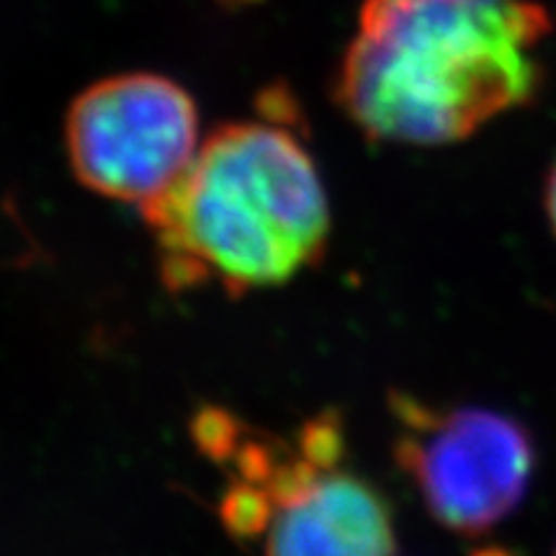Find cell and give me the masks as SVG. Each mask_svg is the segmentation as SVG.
Instances as JSON below:
<instances>
[{
    "instance_id": "cell-1",
    "label": "cell",
    "mask_w": 556,
    "mask_h": 556,
    "mask_svg": "<svg viewBox=\"0 0 556 556\" xmlns=\"http://www.w3.org/2000/svg\"><path fill=\"white\" fill-rule=\"evenodd\" d=\"M548 29L533 0H366L336 101L374 142H462L533 99Z\"/></svg>"
},
{
    "instance_id": "cell-2",
    "label": "cell",
    "mask_w": 556,
    "mask_h": 556,
    "mask_svg": "<svg viewBox=\"0 0 556 556\" xmlns=\"http://www.w3.org/2000/svg\"><path fill=\"white\" fill-rule=\"evenodd\" d=\"M168 289L248 294L323 258L330 201L315 157L283 124L219 127L173 189L139 208Z\"/></svg>"
},
{
    "instance_id": "cell-3",
    "label": "cell",
    "mask_w": 556,
    "mask_h": 556,
    "mask_svg": "<svg viewBox=\"0 0 556 556\" xmlns=\"http://www.w3.org/2000/svg\"><path fill=\"white\" fill-rule=\"evenodd\" d=\"M248 495L263 518L266 556H394L397 531L384 492L345 467L338 413L278 435Z\"/></svg>"
},
{
    "instance_id": "cell-4",
    "label": "cell",
    "mask_w": 556,
    "mask_h": 556,
    "mask_svg": "<svg viewBox=\"0 0 556 556\" xmlns=\"http://www.w3.org/2000/svg\"><path fill=\"white\" fill-rule=\"evenodd\" d=\"M65 148L86 189L144 208L165 197L199 155L197 103L165 75H114L73 101Z\"/></svg>"
},
{
    "instance_id": "cell-5",
    "label": "cell",
    "mask_w": 556,
    "mask_h": 556,
    "mask_svg": "<svg viewBox=\"0 0 556 556\" xmlns=\"http://www.w3.org/2000/svg\"><path fill=\"white\" fill-rule=\"evenodd\" d=\"M394 456L438 523L482 536L523 500L536 454L523 428L490 409H441L392 394Z\"/></svg>"
},
{
    "instance_id": "cell-6",
    "label": "cell",
    "mask_w": 556,
    "mask_h": 556,
    "mask_svg": "<svg viewBox=\"0 0 556 556\" xmlns=\"http://www.w3.org/2000/svg\"><path fill=\"white\" fill-rule=\"evenodd\" d=\"M546 214H548V219H552V227L556 232V163L546 180Z\"/></svg>"
}]
</instances>
